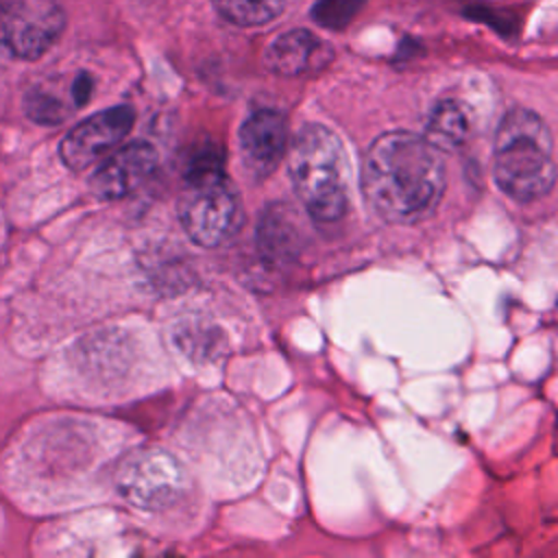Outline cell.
<instances>
[{"label": "cell", "mask_w": 558, "mask_h": 558, "mask_svg": "<svg viewBox=\"0 0 558 558\" xmlns=\"http://www.w3.org/2000/svg\"><path fill=\"white\" fill-rule=\"evenodd\" d=\"M135 111L129 105H118L78 122L59 144L61 161L74 170H87L98 159L109 155L133 129Z\"/></svg>", "instance_id": "7"}, {"label": "cell", "mask_w": 558, "mask_h": 558, "mask_svg": "<svg viewBox=\"0 0 558 558\" xmlns=\"http://www.w3.org/2000/svg\"><path fill=\"white\" fill-rule=\"evenodd\" d=\"M362 194L368 207L390 225H416L442 201L447 170L440 150L412 131H388L366 150Z\"/></svg>", "instance_id": "1"}, {"label": "cell", "mask_w": 558, "mask_h": 558, "mask_svg": "<svg viewBox=\"0 0 558 558\" xmlns=\"http://www.w3.org/2000/svg\"><path fill=\"white\" fill-rule=\"evenodd\" d=\"M425 131L427 142H432L438 150H458L471 135V120L458 100L447 98L434 105Z\"/></svg>", "instance_id": "12"}, {"label": "cell", "mask_w": 558, "mask_h": 558, "mask_svg": "<svg viewBox=\"0 0 558 558\" xmlns=\"http://www.w3.org/2000/svg\"><path fill=\"white\" fill-rule=\"evenodd\" d=\"M288 126L279 111L259 109L240 129V148L246 168L257 177H268L283 157Z\"/></svg>", "instance_id": "9"}, {"label": "cell", "mask_w": 558, "mask_h": 558, "mask_svg": "<svg viewBox=\"0 0 558 558\" xmlns=\"http://www.w3.org/2000/svg\"><path fill=\"white\" fill-rule=\"evenodd\" d=\"M63 26L65 15L54 0H11L0 7V41L26 61L48 52Z\"/></svg>", "instance_id": "6"}, {"label": "cell", "mask_w": 558, "mask_h": 558, "mask_svg": "<svg viewBox=\"0 0 558 558\" xmlns=\"http://www.w3.org/2000/svg\"><path fill=\"white\" fill-rule=\"evenodd\" d=\"M218 13L238 26H262L275 20L283 0H211Z\"/></svg>", "instance_id": "13"}, {"label": "cell", "mask_w": 558, "mask_h": 558, "mask_svg": "<svg viewBox=\"0 0 558 558\" xmlns=\"http://www.w3.org/2000/svg\"><path fill=\"white\" fill-rule=\"evenodd\" d=\"M329 46L310 31L296 28L272 39L266 50V65L281 76H301L316 72L331 61Z\"/></svg>", "instance_id": "10"}, {"label": "cell", "mask_w": 558, "mask_h": 558, "mask_svg": "<svg viewBox=\"0 0 558 558\" xmlns=\"http://www.w3.org/2000/svg\"><path fill=\"white\" fill-rule=\"evenodd\" d=\"M179 220L201 246H220L242 227V205L225 177L194 181L179 198Z\"/></svg>", "instance_id": "5"}, {"label": "cell", "mask_w": 558, "mask_h": 558, "mask_svg": "<svg viewBox=\"0 0 558 558\" xmlns=\"http://www.w3.org/2000/svg\"><path fill=\"white\" fill-rule=\"evenodd\" d=\"M495 181L519 203L545 196L556 179L554 140L547 122L530 109H510L495 133Z\"/></svg>", "instance_id": "2"}, {"label": "cell", "mask_w": 558, "mask_h": 558, "mask_svg": "<svg viewBox=\"0 0 558 558\" xmlns=\"http://www.w3.org/2000/svg\"><path fill=\"white\" fill-rule=\"evenodd\" d=\"M290 181L303 209L316 222H336L347 211V159L342 142L323 124H305L288 155Z\"/></svg>", "instance_id": "3"}, {"label": "cell", "mask_w": 558, "mask_h": 558, "mask_svg": "<svg viewBox=\"0 0 558 558\" xmlns=\"http://www.w3.org/2000/svg\"><path fill=\"white\" fill-rule=\"evenodd\" d=\"M116 486L131 506L157 512L174 506L183 497L187 475L183 464L170 451L144 447L120 462Z\"/></svg>", "instance_id": "4"}, {"label": "cell", "mask_w": 558, "mask_h": 558, "mask_svg": "<svg viewBox=\"0 0 558 558\" xmlns=\"http://www.w3.org/2000/svg\"><path fill=\"white\" fill-rule=\"evenodd\" d=\"M257 240L259 251L272 262L294 257L303 242V229L292 207L286 203L268 205L259 220Z\"/></svg>", "instance_id": "11"}, {"label": "cell", "mask_w": 558, "mask_h": 558, "mask_svg": "<svg viewBox=\"0 0 558 558\" xmlns=\"http://www.w3.org/2000/svg\"><path fill=\"white\" fill-rule=\"evenodd\" d=\"M155 166L157 150L148 142H131L94 170L89 187L102 201H118L137 190L153 174Z\"/></svg>", "instance_id": "8"}]
</instances>
